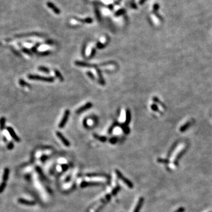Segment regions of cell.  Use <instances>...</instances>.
<instances>
[{
  "label": "cell",
  "mask_w": 212,
  "mask_h": 212,
  "mask_svg": "<svg viewBox=\"0 0 212 212\" xmlns=\"http://www.w3.org/2000/svg\"><path fill=\"white\" fill-rule=\"evenodd\" d=\"M186 148H184V149L182 150L180 152H179V153L177 154V156H176V157L175 158L174 160V164L175 166H177L178 164V162H179L180 159L182 157V156L184 154V153H186Z\"/></svg>",
  "instance_id": "7"
},
{
  "label": "cell",
  "mask_w": 212,
  "mask_h": 212,
  "mask_svg": "<svg viewBox=\"0 0 212 212\" xmlns=\"http://www.w3.org/2000/svg\"><path fill=\"white\" fill-rule=\"evenodd\" d=\"M123 13V10H120V11H118L117 13L116 14V15H121Z\"/></svg>",
  "instance_id": "34"
},
{
  "label": "cell",
  "mask_w": 212,
  "mask_h": 212,
  "mask_svg": "<svg viewBox=\"0 0 212 212\" xmlns=\"http://www.w3.org/2000/svg\"><path fill=\"white\" fill-rule=\"evenodd\" d=\"M79 21H83L84 23H91L93 22V20L91 18H86V19L84 20H79Z\"/></svg>",
  "instance_id": "26"
},
{
  "label": "cell",
  "mask_w": 212,
  "mask_h": 212,
  "mask_svg": "<svg viewBox=\"0 0 212 212\" xmlns=\"http://www.w3.org/2000/svg\"><path fill=\"white\" fill-rule=\"evenodd\" d=\"M153 100L154 101L155 103H159V104H160V105H161V106H163V107H164V105H163V104L161 102V101H160V100H158V98H157V97H154V98H153Z\"/></svg>",
  "instance_id": "24"
},
{
  "label": "cell",
  "mask_w": 212,
  "mask_h": 212,
  "mask_svg": "<svg viewBox=\"0 0 212 212\" xmlns=\"http://www.w3.org/2000/svg\"><path fill=\"white\" fill-rule=\"evenodd\" d=\"M70 111L69 110H66L64 112V116H63V118L62 120H61L60 123H59V128H64L65 125L66 124L68 120H69V116H70Z\"/></svg>",
  "instance_id": "2"
},
{
  "label": "cell",
  "mask_w": 212,
  "mask_h": 212,
  "mask_svg": "<svg viewBox=\"0 0 212 212\" xmlns=\"http://www.w3.org/2000/svg\"><path fill=\"white\" fill-rule=\"evenodd\" d=\"M176 146H177V143H175L173 146H172V147H171V148L170 149L169 152H168V154H167V157H168V158H169V157H170L172 153H173V151L174 150V149H175L176 147Z\"/></svg>",
  "instance_id": "17"
},
{
  "label": "cell",
  "mask_w": 212,
  "mask_h": 212,
  "mask_svg": "<svg viewBox=\"0 0 212 212\" xmlns=\"http://www.w3.org/2000/svg\"><path fill=\"white\" fill-rule=\"evenodd\" d=\"M7 130L8 131L9 133L10 134L11 137L15 140L17 141V142H19V141H20V138L17 136V134H16L15 133V131H14V130L12 129L11 127H8V128H7Z\"/></svg>",
  "instance_id": "8"
},
{
  "label": "cell",
  "mask_w": 212,
  "mask_h": 212,
  "mask_svg": "<svg viewBox=\"0 0 212 212\" xmlns=\"http://www.w3.org/2000/svg\"><path fill=\"white\" fill-rule=\"evenodd\" d=\"M98 183H83L81 184V187H84L88 186H95V185H98Z\"/></svg>",
  "instance_id": "21"
},
{
  "label": "cell",
  "mask_w": 212,
  "mask_h": 212,
  "mask_svg": "<svg viewBox=\"0 0 212 212\" xmlns=\"http://www.w3.org/2000/svg\"><path fill=\"white\" fill-rule=\"evenodd\" d=\"M146 1V0H140V3L143 4V3H144V2Z\"/></svg>",
  "instance_id": "37"
},
{
  "label": "cell",
  "mask_w": 212,
  "mask_h": 212,
  "mask_svg": "<svg viewBox=\"0 0 212 212\" xmlns=\"http://www.w3.org/2000/svg\"><path fill=\"white\" fill-rule=\"evenodd\" d=\"M47 4V5H48V7H49V8H51V9L53 11L55 12V14H59L60 13V11H59V10L57 8V7H55V6L54 5V4L49 2H48Z\"/></svg>",
  "instance_id": "10"
},
{
  "label": "cell",
  "mask_w": 212,
  "mask_h": 212,
  "mask_svg": "<svg viewBox=\"0 0 212 212\" xmlns=\"http://www.w3.org/2000/svg\"><path fill=\"white\" fill-rule=\"evenodd\" d=\"M28 78L30 80H37V81H44V82L48 83H53L54 81V78L49 77H42L38 75H33V74H30L28 75Z\"/></svg>",
  "instance_id": "1"
},
{
  "label": "cell",
  "mask_w": 212,
  "mask_h": 212,
  "mask_svg": "<svg viewBox=\"0 0 212 212\" xmlns=\"http://www.w3.org/2000/svg\"><path fill=\"white\" fill-rule=\"evenodd\" d=\"M92 106H93V104L89 102L87 104H85V105H84V106H83L82 107L79 108H78L77 110L75 111V113H76L77 114H80L82 112H83V111H86V110L90 109V108L92 107Z\"/></svg>",
  "instance_id": "5"
},
{
  "label": "cell",
  "mask_w": 212,
  "mask_h": 212,
  "mask_svg": "<svg viewBox=\"0 0 212 212\" xmlns=\"http://www.w3.org/2000/svg\"><path fill=\"white\" fill-rule=\"evenodd\" d=\"M75 64L78 67H85V68H95L97 67V65L95 64H89L88 63L85 62L80 61H75Z\"/></svg>",
  "instance_id": "4"
},
{
  "label": "cell",
  "mask_w": 212,
  "mask_h": 212,
  "mask_svg": "<svg viewBox=\"0 0 212 212\" xmlns=\"http://www.w3.org/2000/svg\"><path fill=\"white\" fill-rule=\"evenodd\" d=\"M192 123L191 122V121H188V122H187L186 123L184 124V125H183V126H182V127H181L180 129V131L181 132H183V131H186V130L187 129V128H189L190 126L191 125H192Z\"/></svg>",
  "instance_id": "12"
},
{
  "label": "cell",
  "mask_w": 212,
  "mask_h": 212,
  "mask_svg": "<svg viewBox=\"0 0 212 212\" xmlns=\"http://www.w3.org/2000/svg\"><path fill=\"white\" fill-rule=\"evenodd\" d=\"M87 75H88V77H90V79H92V80H94V79H95V77H94V74H93L91 72H90V71L87 72Z\"/></svg>",
  "instance_id": "25"
},
{
  "label": "cell",
  "mask_w": 212,
  "mask_h": 212,
  "mask_svg": "<svg viewBox=\"0 0 212 212\" xmlns=\"http://www.w3.org/2000/svg\"><path fill=\"white\" fill-rule=\"evenodd\" d=\"M5 118L4 117H2L0 120V128L1 129H3L5 126Z\"/></svg>",
  "instance_id": "22"
},
{
  "label": "cell",
  "mask_w": 212,
  "mask_h": 212,
  "mask_svg": "<svg viewBox=\"0 0 212 212\" xmlns=\"http://www.w3.org/2000/svg\"><path fill=\"white\" fill-rule=\"evenodd\" d=\"M158 5L157 4H155V5H154V10H157V9H158Z\"/></svg>",
  "instance_id": "36"
},
{
  "label": "cell",
  "mask_w": 212,
  "mask_h": 212,
  "mask_svg": "<svg viewBox=\"0 0 212 212\" xmlns=\"http://www.w3.org/2000/svg\"><path fill=\"white\" fill-rule=\"evenodd\" d=\"M104 47H105L104 44H101V43H98L97 44V47L98 48H99V49H102V48H104Z\"/></svg>",
  "instance_id": "28"
},
{
  "label": "cell",
  "mask_w": 212,
  "mask_h": 212,
  "mask_svg": "<svg viewBox=\"0 0 212 212\" xmlns=\"http://www.w3.org/2000/svg\"><path fill=\"white\" fill-rule=\"evenodd\" d=\"M184 211H185V209L184 207H181L178 208L174 212H184Z\"/></svg>",
  "instance_id": "32"
},
{
  "label": "cell",
  "mask_w": 212,
  "mask_h": 212,
  "mask_svg": "<svg viewBox=\"0 0 212 212\" xmlns=\"http://www.w3.org/2000/svg\"><path fill=\"white\" fill-rule=\"evenodd\" d=\"M54 73H55V75H56L57 77L61 81H64V78H63V77L62 76L61 74L59 73V70H54Z\"/></svg>",
  "instance_id": "15"
},
{
  "label": "cell",
  "mask_w": 212,
  "mask_h": 212,
  "mask_svg": "<svg viewBox=\"0 0 212 212\" xmlns=\"http://www.w3.org/2000/svg\"><path fill=\"white\" fill-rule=\"evenodd\" d=\"M56 135L57 136L59 137V139L61 141V142L63 143L65 146H67V147H69V146H70V143L69 141V140H68L67 138H65V137H64V136H63L59 131H57Z\"/></svg>",
  "instance_id": "6"
},
{
  "label": "cell",
  "mask_w": 212,
  "mask_h": 212,
  "mask_svg": "<svg viewBox=\"0 0 212 212\" xmlns=\"http://www.w3.org/2000/svg\"><path fill=\"white\" fill-rule=\"evenodd\" d=\"M93 136L94 137H95V138H97L99 140L101 141V142H105L107 140V138L106 137H104V136H99L97 134H94Z\"/></svg>",
  "instance_id": "16"
},
{
  "label": "cell",
  "mask_w": 212,
  "mask_h": 212,
  "mask_svg": "<svg viewBox=\"0 0 212 212\" xmlns=\"http://www.w3.org/2000/svg\"><path fill=\"white\" fill-rule=\"evenodd\" d=\"M18 202H19L20 203H21V204H26V205H34V204H35V203H34V202L26 200H25V199H20L18 200Z\"/></svg>",
  "instance_id": "13"
},
{
  "label": "cell",
  "mask_w": 212,
  "mask_h": 212,
  "mask_svg": "<svg viewBox=\"0 0 212 212\" xmlns=\"http://www.w3.org/2000/svg\"><path fill=\"white\" fill-rule=\"evenodd\" d=\"M157 162L158 163H164V164H168L170 163V161L168 159H164V158H158L157 159Z\"/></svg>",
  "instance_id": "20"
},
{
  "label": "cell",
  "mask_w": 212,
  "mask_h": 212,
  "mask_svg": "<svg viewBox=\"0 0 212 212\" xmlns=\"http://www.w3.org/2000/svg\"><path fill=\"white\" fill-rule=\"evenodd\" d=\"M151 107H152V109L154 111H158V107L156 106V104H152L151 106Z\"/></svg>",
  "instance_id": "29"
},
{
  "label": "cell",
  "mask_w": 212,
  "mask_h": 212,
  "mask_svg": "<svg viewBox=\"0 0 212 212\" xmlns=\"http://www.w3.org/2000/svg\"><path fill=\"white\" fill-rule=\"evenodd\" d=\"M143 203H144L143 197H140L138 201V203H137V205H136V207H135L133 212H140V210L141 207H142L143 204Z\"/></svg>",
  "instance_id": "9"
},
{
  "label": "cell",
  "mask_w": 212,
  "mask_h": 212,
  "mask_svg": "<svg viewBox=\"0 0 212 212\" xmlns=\"http://www.w3.org/2000/svg\"><path fill=\"white\" fill-rule=\"evenodd\" d=\"M22 50H23V51L24 52V53H25V54H28V55H31V52L28 49H26V48H24V49H22Z\"/></svg>",
  "instance_id": "31"
},
{
  "label": "cell",
  "mask_w": 212,
  "mask_h": 212,
  "mask_svg": "<svg viewBox=\"0 0 212 212\" xmlns=\"http://www.w3.org/2000/svg\"><path fill=\"white\" fill-rule=\"evenodd\" d=\"M50 53H51L50 51H44V52H43V53H41L40 54L42 55H48V54H49Z\"/></svg>",
  "instance_id": "33"
},
{
  "label": "cell",
  "mask_w": 212,
  "mask_h": 212,
  "mask_svg": "<svg viewBox=\"0 0 212 212\" xmlns=\"http://www.w3.org/2000/svg\"><path fill=\"white\" fill-rule=\"evenodd\" d=\"M13 146H13V144H12V143H10L9 145H8V148H10V149H11L12 147H13Z\"/></svg>",
  "instance_id": "35"
},
{
  "label": "cell",
  "mask_w": 212,
  "mask_h": 212,
  "mask_svg": "<svg viewBox=\"0 0 212 212\" xmlns=\"http://www.w3.org/2000/svg\"><path fill=\"white\" fill-rule=\"evenodd\" d=\"M121 128L123 130V131H124V133L126 134H128L130 132V129L128 128V127H127V125H126V124H123L121 126Z\"/></svg>",
  "instance_id": "19"
},
{
  "label": "cell",
  "mask_w": 212,
  "mask_h": 212,
  "mask_svg": "<svg viewBox=\"0 0 212 212\" xmlns=\"http://www.w3.org/2000/svg\"><path fill=\"white\" fill-rule=\"evenodd\" d=\"M117 141V138L116 137H113V138H111V139L110 140V142L111 143V144H115L116 142Z\"/></svg>",
  "instance_id": "30"
},
{
  "label": "cell",
  "mask_w": 212,
  "mask_h": 212,
  "mask_svg": "<svg viewBox=\"0 0 212 212\" xmlns=\"http://www.w3.org/2000/svg\"><path fill=\"white\" fill-rule=\"evenodd\" d=\"M130 120H131V113H130L129 110H126V122H125V124L126 125H128L130 122Z\"/></svg>",
  "instance_id": "14"
},
{
  "label": "cell",
  "mask_w": 212,
  "mask_h": 212,
  "mask_svg": "<svg viewBox=\"0 0 212 212\" xmlns=\"http://www.w3.org/2000/svg\"><path fill=\"white\" fill-rule=\"evenodd\" d=\"M97 75H98V76H99V82H100V83L101 84V85H104L105 81H104V79L103 77L102 74H101V71H100V70L97 69Z\"/></svg>",
  "instance_id": "11"
},
{
  "label": "cell",
  "mask_w": 212,
  "mask_h": 212,
  "mask_svg": "<svg viewBox=\"0 0 212 212\" xmlns=\"http://www.w3.org/2000/svg\"><path fill=\"white\" fill-rule=\"evenodd\" d=\"M95 48H93L92 50H91V53H90V57H89V58H90V59H91V58L93 57L94 56V55H95Z\"/></svg>",
  "instance_id": "27"
},
{
  "label": "cell",
  "mask_w": 212,
  "mask_h": 212,
  "mask_svg": "<svg viewBox=\"0 0 212 212\" xmlns=\"http://www.w3.org/2000/svg\"><path fill=\"white\" fill-rule=\"evenodd\" d=\"M38 70H39L40 71L42 72H44V73H49V70L48 69V68L45 67H43V66H40L38 67Z\"/></svg>",
  "instance_id": "18"
},
{
  "label": "cell",
  "mask_w": 212,
  "mask_h": 212,
  "mask_svg": "<svg viewBox=\"0 0 212 212\" xmlns=\"http://www.w3.org/2000/svg\"><path fill=\"white\" fill-rule=\"evenodd\" d=\"M116 174H117V176L121 180L123 181L124 183L126 185L128 186V187H130V188L133 187V183H131L130 180H128L127 178H126V177H124V176L121 173H120V172H119L118 170H116Z\"/></svg>",
  "instance_id": "3"
},
{
  "label": "cell",
  "mask_w": 212,
  "mask_h": 212,
  "mask_svg": "<svg viewBox=\"0 0 212 212\" xmlns=\"http://www.w3.org/2000/svg\"><path fill=\"white\" fill-rule=\"evenodd\" d=\"M20 85H21V86H24V87H30V84H28V83H27L25 82V81H24V80H20Z\"/></svg>",
  "instance_id": "23"
},
{
  "label": "cell",
  "mask_w": 212,
  "mask_h": 212,
  "mask_svg": "<svg viewBox=\"0 0 212 212\" xmlns=\"http://www.w3.org/2000/svg\"></svg>",
  "instance_id": "38"
}]
</instances>
